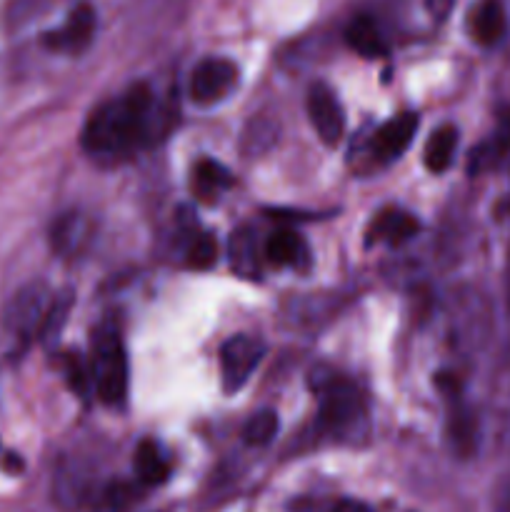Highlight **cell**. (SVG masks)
<instances>
[{"label":"cell","mask_w":510,"mask_h":512,"mask_svg":"<svg viewBox=\"0 0 510 512\" xmlns=\"http://www.w3.org/2000/svg\"><path fill=\"white\" fill-rule=\"evenodd\" d=\"M155 120L153 90L138 83L93 110L83 128V148L98 158H123L148 143Z\"/></svg>","instance_id":"obj_1"},{"label":"cell","mask_w":510,"mask_h":512,"mask_svg":"<svg viewBox=\"0 0 510 512\" xmlns=\"http://www.w3.org/2000/svg\"><path fill=\"white\" fill-rule=\"evenodd\" d=\"M98 398L105 405H120L128 395V355L118 325L105 320L93 333V365H90Z\"/></svg>","instance_id":"obj_2"},{"label":"cell","mask_w":510,"mask_h":512,"mask_svg":"<svg viewBox=\"0 0 510 512\" xmlns=\"http://www.w3.org/2000/svg\"><path fill=\"white\" fill-rule=\"evenodd\" d=\"M320 393V408H318V425L325 433H348L353 430L360 420L365 418V403L363 395L358 393L355 385L348 380H338L330 375L328 380H318L315 383Z\"/></svg>","instance_id":"obj_3"},{"label":"cell","mask_w":510,"mask_h":512,"mask_svg":"<svg viewBox=\"0 0 510 512\" xmlns=\"http://www.w3.org/2000/svg\"><path fill=\"white\" fill-rule=\"evenodd\" d=\"M265 355L263 340L250 335H233L220 348V375H223L225 393H238L250 380Z\"/></svg>","instance_id":"obj_4"},{"label":"cell","mask_w":510,"mask_h":512,"mask_svg":"<svg viewBox=\"0 0 510 512\" xmlns=\"http://www.w3.org/2000/svg\"><path fill=\"white\" fill-rule=\"evenodd\" d=\"M238 83V65L225 58H205L190 75V98L200 105L223 100Z\"/></svg>","instance_id":"obj_5"},{"label":"cell","mask_w":510,"mask_h":512,"mask_svg":"<svg viewBox=\"0 0 510 512\" xmlns=\"http://www.w3.org/2000/svg\"><path fill=\"white\" fill-rule=\"evenodd\" d=\"M308 115L325 145H338L345 130V115L338 98L325 83H315L308 93Z\"/></svg>","instance_id":"obj_6"},{"label":"cell","mask_w":510,"mask_h":512,"mask_svg":"<svg viewBox=\"0 0 510 512\" xmlns=\"http://www.w3.org/2000/svg\"><path fill=\"white\" fill-rule=\"evenodd\" d=\"M95 33V13L90 5H78L73 13L68 15L63 25L53 33H48L43 38V43L50 50H58V53H80L90 45Z\"/></svg>","instance_id":"obj_7"},{"label":"cell","mask_w":510,"mask_h":512,"mask_svg":"<svg viewBox=\"0 0 510 512\" xmlns=\"http://www.w3.org/2000/svg\"><path fill=\"white\" fill-rule=\"evenodd\" d=\"M418 220L415 215L405 213L400 208H385L370 220L368 233H365V243H388V245H400L408 238H413L418 233Z\"/></svg>","instance_id":"obj_8"},{"label":"cell","mask_w":510,"mask_h":512,"mask_svg":"<svg viewBox=\"0 0 510 512\" xmlns=\"http://www.w3.org/2000/svg\"><path fill=\"white\" fill-rule=\"evenodd\" d=\"M468 28L475 43L485 45V48L498 45L508 33V15H505L503 0H480L470 10Z\"/></svg>","instance_id":"obj_9"},{"label":"cell","mask_w":510,"mask_h":512,"mask_svg":"<svg viewBox=\"0 0 510 512\" xmlns=\"http://www.w3.org/2000/svg\"><path fill=\"white\" fill-rule=\"evenodd\" d=\"M228 258L230 268L245 280H258L263 275V260L265 253L258 243V235L250 228L233 230L228 243Z\"/></svg>","instance_id":"obj_10"},{"label":"cell","mask_w":510,"mask_h":512,"mask_svg":"<svg viewBox=\"0 0 510 512\" xmlns=\"http://www.w3.org/2000/svg\"><path fill=\"white\" fill-rule=\"evenodd\" d=\"M263 253L265 260L270 265H275V268L305 270L310 265L308 243L290 228L275 230L268 238V243L263 245Z\"/></svg>","instance_id":"obj_11"},{"label":"cell","mask_w":510,"mask_h":512,"mask_svg":"<svg viewBox=\"0 0 510 512\" xmlns=\"http://www.w3.org/2000/svg\"><path fill=\"white\" fill-rule=\"evenodd\" d=\"M415 133H418V115L403 113L398 118L388 120L385 125H380L378 133L373 135V150L378 158L393 160L398 155H403L408 150V145L413 143Z\"/></svg>","instance_id":"obj_12"},{"label":"cell","mask_w":510,"mask_h":512,"mask_svg":"<svg viewBox=\"0 0 510 512\" xmlns=\"http://www.w3.org/2000/svg\"><path fill=\"white\" fill-rule=\"evenodd\" d=\"M45 290L43 285H30L20 290L8 308V325L20 335H30L40 330V323L45 318Z\"/></svg>","instance_id":"obj_13"},{"label":"cell","mask_w":510,"mask_h":512,"mask_svg":"<svg viewBox=\"0 0 510 512\" xmlns=\"http://www.w3.org/2000/svg\"><path fill=\"white\" fill-rule=\"evenodd\" d=\"M510 153V108L503 110L495 125L493 135L470 155V173H483V170L495 168L505 155Z\"/></svg>","instance_id":"obj_14"},{"label":"cell","mask_w":510,"mask_h":512,"mask_svg":"<svg viewBox=\"0 0 510 512\" xmlns=\"http://www.w3.org/2000/svg\"><path fill=\"white\" fill-rule=\"evenodd\" d=\"M233 185V175L215 160H198L193 168V190L200 200H218Z\"/></svg>","instance_id":"obj_15"},{"label":"cell","mask_w":510,"mask_h":512,"mask_svg":"<svg viewBox=\"0 0 510 512\" xmlns=\"http://www.w3.org/2000/svg\"><path fill=\"white\" fill-rule=\"evenodd\" d=\"M345 40H348L350 48L355 50L363 58H380L385 55V40L380 35L378 25L368 15H358V18L350 20V25L345 28Z\"/></svg>","instance_id":"obj_16"},{"label":"cell","mask_w":510,"mask_h":512,"mask_svg":"<svg viewBox=\"0 0 510 512\" xmlns=\"http://www.w3.org/2000/svg\"><path fill=\"white\" fill-rule=\"evenodd\" d=\"M455 148H458V130L453 125H443V128L435 130L433 135L425 143V168L430 173H445L453 163Z\"/></svg>","instance_id":"obj_17"},{"label":"cell","mask_w":510,"mask_h":512,"mask_svg":"<svg viewBox=\"0 0 510 512\" xmlns=\"http://www.w3.org/2000/svg\"><path fill=\"white\" fill-rule=\"evenodd\" d=\"M135 473H138L140 483L145 485H160L168 480L170 465L165 460L163 450L153 440H143L135 450Z\"/></svg>","instance_id":"obj_18"},{"label":"cell","mask_w":510,"mask_h":512,"mask_svg":"<svg viewBox=\"0 0 510 512\" xmlns=\"http://www.w3.org/2000/svg\"><path fill=\"white\" fill-rule=\"evenodd\" d=\"M73 290H63V293H58L53 298V303L48 305V310H45V318L43 323H40V340H43L45 345H53L58 343L60 333H63L65 323H68V315L70 310H73Z\"/></svg>","instance_id":"obj_19"},{"label":"cell","mask_w":510,"mask_h":512,"mask_svg":"<svg viewBox=\"0 0 510 512\" xmlns=\"http://www.w3.org/2000/svg\"><path fill=\"white\" fill-rule=\"evenodd\" d=\"M218 260V243L210 233H200L193 230L188 238V265L195 270H208L213 268Z\"/></svg>","instance_id":"obj_20"},{"label":"cell","mask_w":510,"mask_h":512,"mask_svg":"<svg viewBox=\"0 0 510 512\" xmlns=\"http://www.w3.org/2000/svg\"><path fill=\"white\" fill-rule=\"evenodd\" d=\"M278 413L275 410H260L248 420L243 438L248 445H268L278 433Z\"/></svg>","instance_id":"obj_21"},{"label":"cell","mask_w":510,"mask_h":512,"mask_svg":"<svg viewBox=\"0 0 510 512\" xmlns=\"http://www.w3.org/2000/svg\"><path fill=\"white\" fill-rule=\"evenodd\" d=\"M83 240V220L80 215H65L53 228V248L58 253H73Z\"/></svg>","instance_id":"obj_22"},{"label":"cell","mask_w":510,"mask_h":512,"mask_svg":"<svg viewBox=\"0 0 510 512\" xmlns=\"http://www.w3.org/2000/svg\"><path fill=\"white\" fill-rule=\"evenodd\" d=\"M63 375H65V380H68V385H70V390H73V393H78L80 398H85V395H88L90 380H93V378H90V370L85 368L83 358H80L78 353L65 355Z\"/></svg>","instance_id":"obj_23"},{"label":"cell","mask_w":510,"mask_h":512,"mask_svg":"<svg viewBox=\"0 0 510 512\" xmlns=\"http://www.w3.org/2000/svg\"><path fill=\"white\" fill-rule=\"evenodd\" d=\"M455 0H425V10L430 13V18L438 20V23H443L445 18L450 15V10H453Z\"/></svg>","instance_id":"obj_24"},{"label":"cell","mask_w":510,"mask_h":512,"mask_svg":"<svg viewBox=\"0 0 510 512\" xmlns=\"http://www.w3.org/2000/svg\"><path fill=\"white\" fill-rule=\"evenodd\" d=\"M330 512H373L370 508H365V505L360 503H350V500H340V503L333 505V510Z\"/></svg>","instance_id":"obj_25"},{"label":"cell","mask_w":510,"mask_h":512,"mask_svg":"<svg viewBox=\"0 0 510 512\" xmlns=\"http://www.w3.org/2000/svg\"><path fill=\"white\" fill-rule=\"evenodd\" d=\"M503 512H510V503L508 505H505V510Z\"/></svg>","instance_id":"obj_26"}]
</instances>
